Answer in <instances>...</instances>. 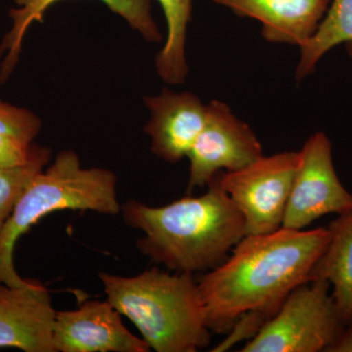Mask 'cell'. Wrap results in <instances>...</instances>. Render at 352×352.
<instances>
[{"instance_id":"11","label":"cell","mask_w":352,"mask_h":352,"mask_svg":"<svg viewBox=\"0 0 352 352\" xmlns=\"http://www.w3.org/2000/svg\"><path fill=\"white\" fill-rule=\"evenodd\" d=\"M145 101L151 113L145 131L151 136L154 154L170 163L187 157L205 126L207 106L196 95L168 89Z\"/></svg>"},{"instance_id":"20","label":"cell","mask_w":352,"mask_h":352,"mask_svg":"<svg viewBox=\"0 0 352 352\" xmlns=\"http://www.w3.org/2000/svg\"><path fill=\"white\" fill-rule=\"evenodd\" d=\"M326 352H352V323L346 326Z\"/></svg>"},{"instance_id":"6","label":"cell","mask_w":352,"mask_h":352,"mask_svg":"<svg viewBox=\"0 0 352 352\" xmlns=\"http://www.w3.org/2000/svg\"><path fill=\"white\" fill-rule=\"evenodd\" d=\"M298 161V152L278 153L242 170L220 171L222 188L244 217L245 235L282 228Z\"/></svg>"},{"instance_id":"14","label":"cell","mask_w":352,"mask_h":352,"mask_svg":"<svg viewBox=\"0 0 352 352\" xmlns=\"http://www.w3.org/2000/svg\"><path fill=\"white\" fill-rule=\"evenodd\" d=\"M328 230V244L312 267L309 281L330 283L340 320L347 326L352 323V210L333 219Z\"/></svg>"},{"instance_id":"17","label":"cell","mask_w":352,"mask_h":352,"mask_svg":"<svg viewBox=\"0 0 352 352\" xmlns=\"http://www.w3.org/2000/svg\"><path fill=\"white\" fill-rule=\"evenodd\" d=\"M50 156V150L43 147L31 163L16 168H0V229L12 214L25 187L43 170Z\"/></svg>"},{"instance_id":"2","label":"cell","mask_w":352,"mask_h":352,"mask_svg":"<svg viewBox=\"0 0 352 352\" xmlns=\"http://www.w3.org/2000/svg\"><path fill=\"white\" fill-rule=\"evenodd\" d=\"M207 193L163 207L131 200L122 207L127 226L142 231L138 248L170 271L194 274L214 270L245 236V219L221 187L219 173Z\"/></svg>"},{"instance_id":"4","label":"cell","mask_w":352,"mask_h":352,"mask_svg":"<svg viewBox=\"0 0 352 352\" xmlns=\"http://www.w3.org/2000/svg\"><path fill=\"white\" fill-rule=\"evenodd\" d=\"M65 210L119 214L122 206L118 200L117 176L103 168H82L75 152H60L54 163L28 184L0 229L2 283L10 287L31 284L32 280L21 277L14 265L17 241L43 217Z\"/></svg>"},{"instance_id":"19","label":"cell","mask_w":352,"mask_h":352,"mask_svg":"<svg viewBox=\"0 0 352 352\" xmlns=\"http://www.w3.org/2000/svg\"><path fill=\"white\" fill-rule=\"evenodd\" d=\"M41 149V146L0 133V168H16L31 163Z\"/></svg>"},{"instance_id":"16","label":"cell","mask_w":352,"mask_h":352,"mask_svg":"<svg viewBox=\"0 0 352 352\" xmlns=\"http://www.w3.org/2000/svg\"><path fill=\"white\" fill-rule=\"evenodd\" d=\"M168 24V36L156 58L157 73L164 82L182 83L188 74L185 58L187 25L191 18L192 0H157Z\"/></svg>"},{"instance_id":"13","label":"cell","mask_w":352,"mask_h":352,"mask_svg":"<svg viewBox=\"0 0 352 352\" xmlns=\"http://www.w3.org/2000/svg\"><path fill=\"white\" fill-rule=\"evenodd\" d=\"M60 0H14L15 8L9 11L12 21L11 29L0 43V82H6L12 75L19 61L28 30L34 22H41L50 6ZM110 10L127 21L147 41H160L162 36L151 14V0H101Z\"/></svg>"},{"instance_id":"5","label":"cell","mask_w":352,"mask_h":352,"mask_svg":"<svg viewBox=\"0 0 352 352\" xmlns=\"http://www.w3.org/2000/svg\"><path fill=\"white\" fill-rule=\"evenodd\" d=\"M330 289L324 280L296 287L241 351L326 352L346 328Z\"/></svg>"},{"instance_id":"18","label":"cell","mask_w":352,"mask_h":352,"mask_svg":"<svg viewBox=\"0 0 352 352\" xmlns=\"http://www.w3.org/2000/svg\"><path fill=\"white\" fill-rule=\"evenodd\" d=\"M41 126V120L31 111L16 107L0 98V133L32 143Z\"/></svg>"},{"instance_id":"22","label":"cell","mask_w":352,"mask_h":352,"mask_svg":"<svg viewBox=\"0 0 352 352\" xmlns=\"http://www.w3.org/2000/svg\"><path fill=\"white\" fill-rule=\"evenodd\" d=\"M3 284L2 283V279H1V274H0V285Z\"/></svg>"},{"instance_id":"10","label":"cell","mask_w":352,"mask_h":352,"mask_svg":"<svg viewBox=\"0 0 352 352\" xmlns=\"http://www.w3.org/2000/svg\"><path fill=\"white\" fill-rule=\"evenodd\" d=\"M56 312L48 289L32 280L25 287L0 285V347L25 352H56Z\"/></svg>"},{"instance_id":"7","label":"cell","mask_w":352,"mask_h":352,"mask_svg":"<svg viewBox=\"0 0 352 352\" xmlns=\"http://www.w3.org/2000/svg\"><path fill=\"white\" fill-rule=\"evenodd\" d=\"M351 210L352 194L336 173L332 143L324 132H317L298 152L282 227L303 230L322 217Z\"/></svg>"},{"instance_id":"12","label":"cell","mask_w":352,"mask_h":352,"mask_svg":"<svg viewBox=\"0 0 352 352\" xmlns=\"http://www.w3.org/2000/svg\"><path fill=\"white\" fill-rule=\"evenodd\" d=\"M237 15L263 25V38L271 43L302 47L316 32L331 0H214Z\"/></svg>"},{"instance_id":"3","label":"cell","mask_w":352,"mask_h":352,"mask_svg":"<svg viewBox=\"0 0 352 352\" xmlns=\"http://www.w3.org/2000/svg\"><path fill=\"white\" fill-rule=\"evenodd\" d=\"M107 300L157 352H196L210 344L198 283L190 273L159 268L132 277L99 273Z\"/></svg>"},{"instance_id":"15","label":"cell","mask_w":352,"mask_h":352,"mask_svg":"<svg viewBox=\"0 0 352 352\" xmlns=\"http://www.w3.org/2000/svg\"><path fill=\"white\" fill-rule=\"evenodd\" d=\"M347 43H352V0H331L316 32L300 47L302 56L296 68V80L310 75L328 51Z\"/></svg>"},{"instance_id":"1","label":"cell","mask_w":352,"mask_h":352,"mask_svg":"<svg viewBox=\"0 0 352 352\" xmlns=\"http://www.w3.org/2000/svg\"><path fill=\"white\" fill-rule=\"evenodd\" d=\"M329 238L328 228L245 235L231 256L197 280L210 332L229 333L241 321L258 333L289 294L309 281Z\"/></svg>"},{"instance_id":"21","label":"cell","mask_w":352,"mask_h":352,"mask_svg":"<svg viewBox=\"0 0 352 352\" xmlns=\"http://www.w3.org/2000/svg\"><path fill=\"white\" fill-rule=\"evenodd\" d=\"M347 53H349V56L352 58V43H346Z\"/></svg>"},{"instance_id":"8","label":"cell","mask_w":352,"mask_h":352,"mask_svg":"<svg viewBox=\"0 0 352 352\" xmlns=\"http://www.w3.org/2000/svg\"><path fill=\"white\" fill-rule=\"evenodd\" d=\"M263 148L251 127L238 119L226 104L210 102L205 126L187 155L188 192L208 186L222 170H242L263 157Z\"/></svg>"},{"instance_id":"9","label":"cell","mask_w":352,"mask_h":352,"mask_svg":"<svg viewBox=\"0 0 352 352\" xmlns=\"http://www.w3.org/2000/svg\"><path fill=\"white\" fill-rule=\"evenodd\" d=\"M108 300H88L74 310L56 312L53 340L56 352H147L142 338L124 326Z\"/></svg>"}]
</instances>
